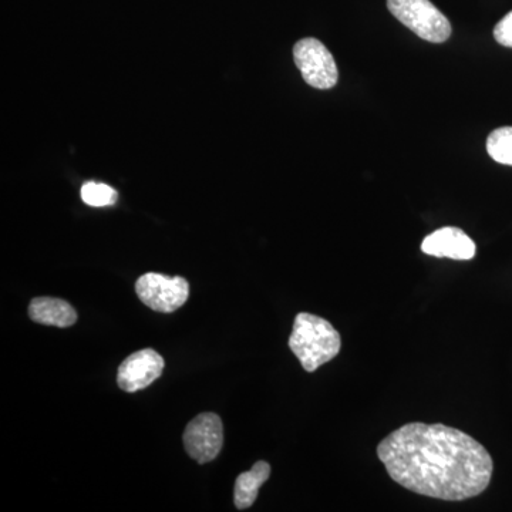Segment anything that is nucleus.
<instances>
[{
	"mask_svg": "<svg viewBox=\"0 0 512 512\" xmlns=\"http://www.w3.org/2000/svg\"><path fill=\"white\" fill-rule=\"evenodd\" d=\"M487 151L497 163L512 167V127H501L488 136Z\"/></svg>",
	"mask_w": 512,
	"mask_h": 512,
	"instance_id": "nucleus-11",
	"label": "nucleus"
},
{
	"mask_svg": "<svg viewBox=\"0 0 512 512\" xmlns=\"http://www.w3.org/2000/svg\"><path fill=\"white\" fill-rule=\"evenodd\" d=\"M185 451L197 463L205 464L215 460L224 444V426L220 416L202 413L188 423L184 431Z\"/></svg>",
	"mask_w": 512,
	"mask_h": 512,
	"instance_id": "nucleus-6",
	"label": "nucleus"
},
{
	"mask_svg": "<svg viewBox=\"0 0 512 512\" xmlns=\"http://www.w3.org/2000/svg\"><path fill=\"white\" fill-rule=\"evenodd\" d=\"M119 194L110 185L101 183H86L82 188V200L90 207H109L116 204Z\"/></svg>",
	"mask_w": 512,
	"mask_h": 512,
	"instance_id": "nucleus-12",
	"label": "nucleus"
},
{
	"mask_svg": "<svg viewBox=\"0 0 512 512\" xmlns=\"http://www.w3.org/2000/svg\"><path fill=\"white\" fill-rule=\"evenodd\" d=\"M136 292L140 301L153 311L173 313L188 301L190 284L181 276L170 278L150 272L137 279Z\"/></svg>",
	"mask_w": 512,
	"mask_h": 512,
	"instance_id": "nucleus-5",
	"label": "nucleus"
},
{
	"mask_svg": "<svg viewBox=\"0 0 512 512\" xmlns=\"http://www.w3.org/2000/svg\"><path fill=\"white\" fill-rule=\"evenodd\" d=\"M421 251L436 258H450L454 261H470L476 256V244L463 229L444 227L437 229L424 239Z\"/></svg>",
	"mask_w": 512,
	"mask_h": 512,
	"instance_id": "nucleus-8",
	"label": "nucleus"
},
{
	"mask_svg": "<svg viewBox=\"0 0 512 512\" xmlns=\"http://www.w3.org/2000/svg\"><path fill=\"white\" fill-rule=\"evenodd\" d=\"M494 37L501 46L512 47V10L495 25Z\"/></svg>",
	"mask_w": 512,
	"mask_h": 512,
	"instance_id": "nucleus-13",
	"label": "nucleus"
},
{
	"mask_svg": "<svg viewBox=\"0 0 512 512\" xmlns=\"http://www.w3.org/2000/svg\"><path fill=\"white\" fill-rule=\"evenodd\" d=\"M387 9L427 42L443 43L451 36L450 20L430 0H387Z\"/></svg>",
	"mask_w": 512,
	"mask_h": 512,
	"instance_id": "nucleus-3",
	"label": "nucleus"
},
{
	"mask_svg": "<svg viewBox=\"0 0 512 512\" xmlns=\"http://www.w3.org/2000/svg\"><path fill=\"white\" fill-rule=\"evenodd\" d=\"M293 59L309 86L328 90L339 80L338 66L328 47L315 37L299 40L293 47Z\"/></svg>",
	"mask_w": 512,
	"mask_h": 512,
	"instance_id": "nucleus-4",
	"label": "nucleus"
},
{
	"mask_svg": "<svg viewBox=\"0 0 512 512\" xmlns=\"http://www.w3.org/2000/svg\"><path fill=\"white\" fill-rule=\"evenodd\" d=\"M271 477V466L266 461H256L254 467L239 474L235 481L234 503L238 510H247L258 498L259 488Z\"/></svg>",
	"mask_w": 512,
	"mask_h": 512,
	"instance_id": "nucleus-10",
	"label": "nucleus"
},
{
	"mask_svg": "<svg viewBox=\"0 0 512 512\" xmlns=\"http://www.w3.org/2000/svg\"><path fill=\"white\" fill-rule=\"evenodd\" d=\"M289 348L298 357L303 369L313 373L339 355L342 339L328 320L301 312L293 322Z\"/></svg>",
	"mask_w": 512,
	"mask_h": 512,
	"instance_id": "nucleus-2",
	"label": "nucleus"
},
{
	"mask_svg": "<svg viewBox=\"0 0 512 512\" xmlns=\"http://www.w3.org/2000/svg\"><path fill=\"white\" fill-rule=\"evenodd\" d=\"M394 483L443 501H464L487 490L494 463L483 444L444 424L409 423L377 446Z\"/></svg>",
	"mask_w": 512,
	"mask_h": 512,
	"instance_id": "nucleus-1",
	"label": "nucleus"
},
{
	"mask_svg": "<svg viewBox=\"0 0 512 512\" xmlns=\"http://www.w3.org/2000/svg\"><path fill=\"white\" fill-rule=\"evenodd\" d=\"M33 322L56 328H70L77 322V313L70 303L57 298H35L29 305Z\"/></svg>",
	"mask_w": 512,
	"mask_h": 512,
	"instance_id": "nucleus-9",
	"label": "nucleus"
},
{
	"mask_svg": "<svg viewBox=\"0 0 512 512\" xmlns=\"http://www.w3.org/2000/svg\"><path fill=\"white\" fill-rule=\"evenodd\" d=\"M164 359L154 349L133 353L121 363L117 372V384L127 393L146 389L163 375Z\"/></svg>",
	"mask_w": 512,
	"mask_h": 512,
	"instance_id": "nucleus-7",
	"label": "nucleus"
}]
</instances>
